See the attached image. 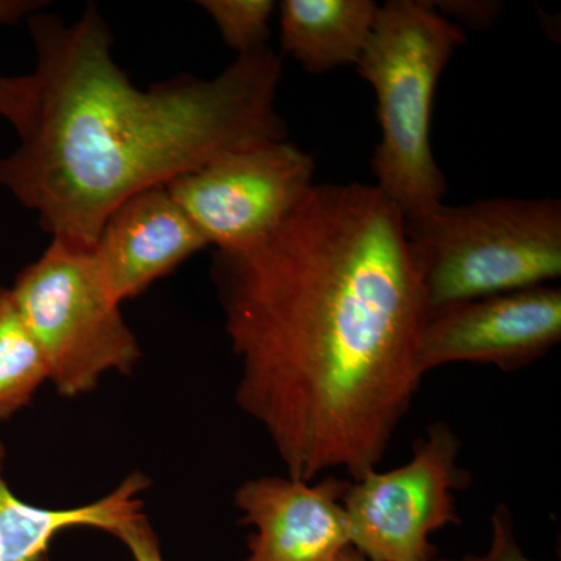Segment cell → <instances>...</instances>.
Wrapping results in <instances>:
<instances>
[{
	"mask_svg": "<svg viewBox=\"0 0 561 561\" xmlns=\"http://www.w3.org/2000/svg\"><path fill=\"white\" fill-rule=\"evenodd\" d=\"M493 538H491L490 551L483 557L485 561H537L526 557L515 537H513L512 518L507 508L500 507L494 512Z\"/></svg>",
	"mask_w": 561,
	"mask_h": 561,
	"instance_id": "e0dca14e",
	"label": "cell"
},
{
	"mask_svg": "<svg viewBox=\"0 0 561 561\" xmlns=\"http://www.w3.org/2000/svg\"><path fill=\"white\" fill-rule=\"evenodd\" d=\"M116 538H119L127 546L135 561H164L161 556L160 541H158L157 535H154L147 518L131 524L127 529L122 530Z\"/></svg>",
	"mask_w": 561,
	"mask_h": 561,
	"instance_id": "ac0fdd59",
	"label": "cell"
},
{
	"mask_svg": "<svg viewBox=\"0 0 561 561\" xmlns=\"http://www.w3.org/2000/svg\"><path fill=\"white\" fill-rule=\"evenodd\" d=\"M334 561H370L368 559H365L364 556H362L360 552H357L356 549L353 548V546H348V548L343 549L341 553H339L337 559Z\"/></svg>",
	"mask_w": 561,
	"mask_h": 561,
	"instance_id": "d6986e66",
	"label": "cell"
},
{
	"mask_svg": "<svg viewBox=\"0 0 561 561\" xmlns=\"http://www.w3.org/2000/svg\"><path fill=\"white\" fill-rule=\"evenodd\" d=\"M38 342L49 382L65 398L98 389L110 373L130 375L142 356L94 249L54 241L10 289Z\"/></svg>",
	"mask_w": 561,
	"mask_h": 561,
	"instance_id": "5b68a950",
	"label": "cell"
},
{
	"mask_svg": "<svg viewBox=\"0 0 561 561\" xmlns=\"http://www.w3.org/2000/svg\"><path fill=\"white\" fill-rule=\"evenodd\" d=\"M280 46L309 73L356 66L381 7L373 0H284Z\"/></svg>",
	"mask_w": 561,
	"mask_h": 561,
	"instance_id": "7c38bea8",
	"label": "cell"
},
{
	"mask_svg": "<svg viewBox=\"0 0 561 561\" xmlns=\"http://www.w3.org/2000/svg\"><path fill=\"white\" fill-rule=\"evenodd\" d=\"M561 339V290L538 286L449 306L427 316L419 343L423 375L454 362L522 370Z\"/></svg>",
	"mask_w": 561,
	"mask_h": 561,
	"instance_id": "ba28073f",
	"label": "cell"
},
{
	"mask_svg": "<svg viewBox=\"0 0 561 561\" xmlns=\"http://www.w3.org/2000/svg\"><path fill=\"white\" fill-rule=\"evenodd\" d=\"M35 114L0 160V186L36 213L54 241L92 250L121 203L228 151L286 139L275 108L283 58L239 55L213 79L181 76L139 90L111 55L95 7L65 22L33 13Z\"/></svg>",
	"mask_w": 561,
	"mask_h": 561,
	"instance_id": "7a4b0ae2",
	"label": "cell"
},
{
	"mask_svg": "<svg viewBox=\"0 0 561 561\" xmlns=\"http://www.w3.org/2000/svg\"><path fill=\"white\" fill-rule=\"evenodd\" d=\"M43 2L33 0H0V24H14L32 16ZM38 99L35 76L0 77V116L16 128L20 138L28 130Z\"/></svg>",
	"mask_w": 561,
	"mask_h": 561,
	"instance_id": "9a60e30c",
	"label": "cell"
},
{
	"mask_svg": "<svg viewBox=\"0 0 561 561\" xmlns=\"http://www.w3.org/2000/svg\"><path fill=\"white\" fill-rule=\"evenodd\" d=\"M465 41L427 0H389L379 9L357 72L375 90L381 140L371 160L376 187L402 219L443 205L446 180L431 144L435 90Z\"/></svg>",
	"mask_w": 561,
	"mask_h": 561,
	"instance_id": "3957f363",
	"label": "cell"
},
{
	"mask_svg": "<svg viewBox=\"0 0 561 561\" xmlns=\"http://www.w3.org/2000/svg\"><path fill=\"white\" fill-rule=\"evenodd\" d=\"M460 448L451 426L437 421L408 463L348 482L342 504L351 546L370 561H435L431 535L460 523L454 491L470 483Z\"/></svg>",
	"mask_w": 561,
	"mask_h": 561,
	"instance_id": "8992f818",
	"label": "cell"
},
{
	"mask_svg": "<svg viewBox=\"0 0 561 561\" xmlns=\"http://www.w3.org/2000/svg\"><path fill=\"white\" fill-rule=\"evenodd\" d=\"M316 160L286 139L228 151L165 184L208 245L249 249L278 230L313 186Z\"/></svg>",
	"mask_w": 561,
	"mask_h": 561,
	"instance_id": "52a82bcc",
	"label": "cell"
},
{
	"mask_svg": "<svg viewBox=\"0 0 561 561\" xmlns=\"http://www.w3.org/2000/svg\"><path fill=\"white\" fill-rule=\"evenodd\" d=\"M435 561H485V560H483V557L468 556L461 560H435Z\"/></svg>",
	"mask_w": 561,
	"mask_h": 561,
	"instance_id": "ffe728a7",
	"label": "cell"
},
{
	"mask_svg": "<svg viewBox=\"0 0 561 561\" xmlns=\"http://www.w3.org/2000/svg\"><path fill=\"white\" fill-rule=\"evenodd\" d=\"M443 16L448 18L454 24L470 25L474 28H485L493 24L502 10L501 3L479 2V0H449V2H432Z\"/></svg>",
	"mask_w": 561,
	"mask_h": 561,
	"instance_id": "2e32d148",
	"label": "cell"
},
{
	"mask_svg": "<svg viewBox=\"0 0 561 561\" xmlns=\"http://www.w3.org/2000/svg\"><path fill=\"white\" fill-rule=\"evenodd\" d=\"M208 247L165 186L139 192L121 203L103 225L94 247L103 278L121 302Z\"/></svg>",
	"mask_w": 561,
	"mask_h": 561,
	"instance_id": "30bf717a",
	"label": "cell"
},
{
	"mask_svg": "<svg viewBox=\"0 0 561 561\" xmlns=\"http://www.w3.org/2000/svg\"><path fill=\"white\" fill-rule=\"evenodd\" d=\"M198 3L216 24L225 44L238 55L268 46L271 21L276 10L272 0H203Z\"/></svg>",
	"mask_w": 561,
	"mask_h": 561,
	"instance_id": "5bb4252c",
	"label": "cell"
},
{
	"mask_svg": "<svg viewBox=\"0 0 561 561\" xmlns=\"http://www.w3.org/2000/svg\"><path fill=\"white\" fill-rule=\"evenodd\" d=\"M5 446L0 442V561H47L50 542L61 531L91 527L117 535L146 518L142 493L149 479L131 472L101 500L73 508H46L22 501L3 478Z\"/></svg>",
	"mask_w": 561,
	"mask_h": 561,
	"instance_id": "8fae6325",
	"label": "cell"
},
{
	"mask_svg": "<svg viewBox=\"0 0 561 561\" xmlns=\"http://www.w3.org/2000/svg\"><path fill=\"white\" fill-rule=\"evenodd\" d=\"M49 382L46 357L35 341L10 289L0 287V421L31 404Z\"/></svg>",
	"mask_w": 561,
	"mask_h": 561,
	"instance_id": "4fadbf2b",
	"label": "cell"
},
{
	"mask_svg": "<svg viewBox=\"0 0 561 561\" xmlns=\"http://www.w3.org/2000/svg\"><path fill=\"white\" fill-rule=\"evenodd\" d=\"M236 401L287 476L378 470L423 379L426 298L400 210L376 186L313 184L264 241L217 251Z\"/></svg>",
	"mask_w": 561,
	"mask_h": 561,
	"instance_id": "6da1fadb",
	"label": "cell"
},
{
	"mask_svg": "<svg viewBox=\"0 0 561 561\" xmlns=\"http://www.w3.org/2000/svg\"><path fill=\"white\" fill-rule=\"evenodd\" d=\"M348 482L264 476L236 490L243 526L253 527L243 561H334L351 546L342 496Z\"/></svg>",
	"mask_w": 561,
	"mask_h": 561,
	"instance_id": "9c48e42d",
	"label": "cell"
},
{
	"mask_svg": "<svg viewBox=\"0 0 561 561\" xmlns=\"http://www.w3.org/2000/svg\"><path fill=\"white\" fill-rule=\"evenodd\" d=\"M430 313L561 275V203L491 198L404 220Z\"/></svg>",
	"mask_w": 561,
	"mask_h": 561,
	"instance_id": "277c9868",
	"label": "cell"
}]
</instances>
